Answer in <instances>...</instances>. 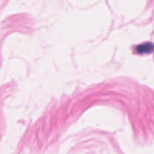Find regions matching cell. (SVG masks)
<instances>
[{
    "instance_id": "obj_1",
    "label": "cell",
    "mask_w": 154,
    "mask_h": 154,
    "mask_svg": "<svg viewBox=\"0 0 154 154\" xmlns=\"http://www.w3.org/2000/svg\"><path fill=\"white\" fill-rule=\"evenodd\" d=\"M136 49L139 54H149L154 50V45L150 43L142 44L137 47Z\"/></svg>"
}]
</instances>
